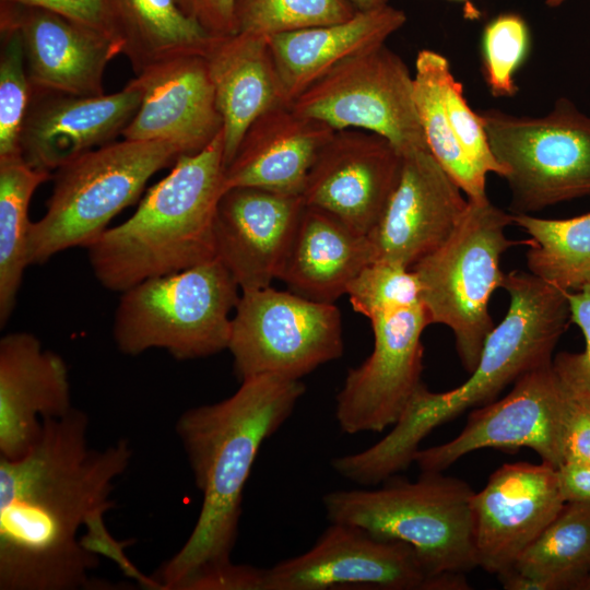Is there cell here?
<instances>
[{
    "label": "cell",
    "mask_w": 590,
    "mask_h": 590,
    "mask_svg": "<svg viewBox=\"0 0 590 590\" xmlns=\"http://www.w3.org/2000/svg\"><path fill=\"white\" fill-rule=\"evenodd\" d=\"M142 92L123 139L167 141L182 154L204 149L222 131L208 63L202 52H189L157 62L132 79Z\"/></svg>",
    "instance_id": "20"
},
{
    "label": "cell",
    "mask_w": 590,
    "mask_h": 590,
    "mask_svg": "<svg viewBox=\"0 0 590 590\" xmlns=\"http://www.w3.org/2000/svg\"><path fill=\"white\" fill-rule=\"evenodd\" d=\"M405 22V13L388 3L344 22L269 37L288 103L340 62L386 44Z\"/></svg>",
    "instance_id": "26"
},
{
    "label": "cell",
    "mask_w": 590,
    "mask_h": 590,
    "mask_svg": "<svg viewBox=\"0 0 590 590\" xmlns=\"http://www.w3.org/2000/svg\"><path fill=\"white\" fill-rule=\"evenodd\" d=\"M227 350L240 381L259 375L300 379L343 353L341 316L329 303L276 291H243Z\"/></svg>",
    "instance_id": "10"
},
{
    "label": "cell",
    "mask_w": 590,
    "mask_h": 590,
    "mask_svg": "<svg viewBox=\"0 0 590 590\" xmlns=\"http://www.w3.org/2000/svg\"><path fill=\"white\" fill-rule=\"evenodd\" d=\"M238 290L217 258L148 279L121 292L115 343L132 356L151 349L165 350L179 361L214 355L228 347Z\"/></svg>",
    "instance_id": "7"
},
{
    "label": "cell",
    "mask_w": 590,
    "mask_h": 590,
    "mask_svg": "<svg viewBox=\"0 0 590 590\" xmlns=\"http://www.w3.org/2000/svg\"><path fill=\"white\" fill-rule=\"evenodd\" d=\"M402 161V154L379 134L335 131L319 151L300 196L306 205L368 235L398 184Z\"/></svg>",
    "instance_id": "16"
},
{
    "label": "cell",
    "mask_w": 590,
    "mask_h": 590,
    "mask_svg": "<svg viewBox=\"0 0 590 590\" xmlns=\"http://www.w3.org/2000/svg\"><path fill=\"white\" fill-rule=\"evenodd\" d=\"M565 503L557 469L545 462L506 463L495 470L471 499L479 567L496 575L514 567Z\"/></svg>",
    "instance_id": "15"
},
{
    "label": "cell",
    "mask_w": 590,
    "mask_h": 590,
    "mask_svg": "<svg viewBox=\"0 0 590 590\" xmlns=\"http://www.w3.org/2000/svg\"><path fill=\"white\" fill-rule=\"evenodd\" d=\"M71 402L63 358L28 332L0 340V457L14 460L38 440L43 420L61 417Z\"/></svg>",
    "instance_id": "22"
},
{
    "label": "cell",
    "mask_w": 590,
    "mask_h": 590,
    "mask_svg": "<svg viewBox=\"0 0 590 590\" xmlns=\"http://www.w3.org/2000/svg\"><path fill=\"white\" fill-rule=\"evenodd\" d=\"M530 236L529 272L564 292L590 283V213L562 220L511 214Z\"/></svg>",
    "instance_id": "31"
},
{
    "label": "cell",
    "mask_w": 590,
    "mask_h": 590,
    "mask_svg": "<svg viewBox=\"0 0 590 590\" xmlns=\"http://www.w3.org/2000/svg\"><path fill=\"white\" fill-rule=\"evenodd\" d=\"M413 547L330 522L307 552L264 570L262 590H432Z\"/></svg>",
    "instance_id": "13"
},
{
    "label": "cell",
    "mask_w": 590,
    "mask_h": 590,
    "mask_svg": "<svg viewBox=\"0 0 590 590\" xmlns=\"http://www.w3.org/2000/svg\"><path fill=\"white\" fill-rule=\"evenodd\" d=\"M529 47V30L516 13H504L492 20L483 33L485 80L494 96H512L518 88L514 74Z\"/></svg>",
    "instance_id": "35"
},
{
    "label": "cell",
    "mask_w": 590,
    "mask_h": 590,
    "mask_svg": "<svg viewBox=\"0 0 590 590\" xmlns=\"http://www.w3.org/2000/svg\"><path fill=\"white\" fill-rule=\"evenodd\" d=\"M505 167L511 214H530L590 196V116L558 98L541 117L499 109L477 113Z\"/></svg>",
    "instance_id": "9"
},
{
    "label": "cell",
    "mask_w": 590,
    "mask_h": 590,
    "mask_svg": "<svg viewBox=\"0 0 590 590\" xmlns=\"http://www.w3.org/2000/svg\"><path fill=\"white\" fill-rule=\"evenodd\" d=\"M581 590H590V577L585 581L581 587Z\"/></svg>",
    "instance_id": "44"
},
{
    "label": "cell",
    "mask_w": 590,
    "mask_h": 590,
    "mask_svg": "<svg viewBox=\"0 0 590 590\" xmlns=\"http://www.w3.org/2000/svg\"><path fill=\"white\" fill-rule=\"evenodd\" d=\"M349 0H236L237 32L263 37L330 25L351 19Z\"/></svg>",
    "instance_id": "32"
},
{
    "label": "cell",
    "mask_w": 590,
    "mask_h": 590,
    "mask_svg": "<svg viewBox=\"0 0 590 590\" xmlns=\"http://www.w3.org/2000/svg\"><path fill=\"white\" fill-rule=\"evenodd\" d=\"M565 294L570 320L581 330L586 345L579 353H558L553 358V367L570 397L590 401V283Z\"/></svg>",
    "instance_id": "37"
},
{
    "label": "cell",
    "mask_w": 590,
    "mask_h": 590,
    "mask_svg": "<svg viewBox=\"0 0 590 590\" xmlns=\"http://www.w3.org/2000/svg\"><path fill=\"white\" fill-rule=\"evenodd\" d=\"M0 160L21 155L20 135L32 96L17 32L0 30Z\"/></svg>",
    "instance_id": "34"
},
{
    "label": "cell",
    "mask_w": 590,
    "mask_h": 590,
    "mask_svg": "<svg viewBox=\"0 0 590 590\" xmlns=\"http://www.w3.org/2000/svg\"><path fill=\"white\" fill-rule=\"evenodd\" d=\"M51 10L81 23L102 28V0H1Z\"/></svg>",
    "instance_id": "40"
},
{
    "label": "cell",
    "mask_w": 590,
    "mask_h": 590,
    "mask_svg": "<svg viewBox=\"0 0 590 590\" xmlns=\"http://www.w3.org/2000/svg\"><path fill=\"white\" fill-rule=\"evenodd\" d=\"M304 206L300 194L256 187L223 193L214 222L215 255L241 292L278 279Z\"/></svg>",
    "instance_id": "21"
},
{
    "label": "cell",
    "mask_w": 590,
    "mask_h": 590,
    "mask_svg": "<svg viewBox=\"0 0 590 590\" xmlns=\"http://www.w3.org/2000/svg\"><path fill=\"white\" fill-rule=\"evenodd\" d=\"M181 150L167 141H114L56 170L43 217L32 222L30 264L87 247L125 208L134 203L148 180L174 164Z\"/></svg>",
    "instance_id": "8"
},
{
    "label": "cell",
    "mask_w": 590,
    "mask_h": 590,
    "mask_svg": "<svg viewBox=\"0 0 590 590\" xmlns=\"http://www.w3.org/2000/svg\"><path fill=\"white\" fill-rule=\"evenodd\" d=\"M225 168L222 131L201 151L180 155L127 221L86 247L97 281L121 293L215 259L214 222Z\"/></svg>",
    "instance_id": "3"
},
{
    "label": "cell",
    "mask_w": 590,
    "mask_h": 590,
    "mask_svg": "<svg viewBox=\"0 0 590 590\" xmlns=\"http://www.w3.org/2000/svg\"><path fill=\"white\" fill-rule=\"evenodd\" d=\"M142 92L133 80L119 92L94 96L33 88L20 151L33 168L50 173L116 141L134 117Z\"/></svg>",
    "instance_id": "18"
},
{
    "label": "cell",
    "mask_w": 590,
    "mask_h": 590,
    "mask_svg": "<svg viewBox=\"0 0 590 590\" xmlns=\"http://www.w3.org/2000/svg\"><path fill=\"white\" fill-rule=\"evenodd\" d=\"M451 72L441 54L423 49L415 60L413 95L429 153L468 198L486 196V174L481 172L459 144L445 106V82Z\"/></svg>",
    "instance_id": "28"
},
{
    "label": "cell",
    "mask_w": 590,
    "mask_h": 590,
    "mask_svg": "<svg viewBox=\"0 0 590 590\" xmlns=\"http://www.w3.org/2000/svg\"><path fill=\"white\" fill-rule=\"evenodd\" d=\"M334 132L291 105L264 111L249 126L225 168V191L256 187L302 194L310 167Z\"/></svg>",
    "instance_id": "23"
},
{
    "label": "cell",
    "mask_w": 590,
    "mask_h": 590,
    "mask_svg": "<svg viewBox=\"0 0 590 590\" xmlns=\"http://www.w3.org/2000/svg\"><path fill=\"white\" fill-rule=\"evenodd\" d=\"M204 57L223 119L227 166L245 132L261 114L291 104L267 37L247 32L211 37Z\"/></svg>",
    "instance_id": "24"
},
{
    "label": "cell",
    "mask_w": 590,
    "mask_h": 590,
    "mask_svg": "<svg viewBox=\"0 0 590 590\" xmlns=\"http://www.w3.org/2000/svg\"><path fill=\"white\" fill-rule=\"evenodd\" d=\"M384 483L377 489L326 494L328 520L411 545L430 577L479 567L471 510L474 491L467 482L422 472L414 482L390 477Z\"/></svg>",
    "instance_id": "5"
},
{
    "label": "cell",
    "mask_w": 590,
    "mask_h": 590,
    "mask_svg": "<svg viewBox=\"0 0 590 590\" xmlns=\"http://www.w3.org/2000/svg\"><path fill=\"white\" fill-rule=\"evenodd\" d=\"M402 156L398 184L367 236L375 260L412 268L451 234L468 198L428 150Z\"/></svg>",
    "instance_id": "17"
},
{
    "label": "cell",
    "mask_w": 590,
    "mask_h": 590,
    "mask_svg": "<svg viewBox=\"0 0 590 590\" xmlns=\"http://www.w3.org/2000/svg\"><path fill=\"white\" fill-rule=\"evenodd\" d=\"M102 28L135 75L182 54H204L212 37L175 0H102Z\"/></svg>",
    "instance_id": "27"
},
{
    "label": "cell",
    "mask_w": 590,
    "mask_h": 590,
    "mask_svg": "<svg viewBox=\"0 0 590 590\" xmlns=\"http://www.w3.org/2000/svg\"><path fill=\"white\" fill-rule=\"evenodd\" d=\"M570 396L553 361L520 376L500 400L473 409L459 435L420 449L414 462L421 472H442L468 453L484 449L533 450L554 468L564 462V430Z\"/></svg>",
    "instance_id": "12"
},
{
    "label": "cell",
    "mask_w": 590,
    "mask_h": 590,
    "mask_svg": "<svg viewBox=\"0 0 590 590\" xmlns=\"http://www.w3.org/2000/svg\"><path fill=\"white\" fill-rule=\"evenodd\" d=\"M502 287L509 295L508 310L486 335L470 377L444 392L418 386L381 439L391 459L411 462L435 428L495 401L520 376L553 361V351L571 321L565 292L517 270L506 274Z\"/></svg>",
    "instance_id": "4"
},
{
    "label": "cell",
    "mask_w": 590,
    "mask_h": 590,
    "mask_svg": "<svg viewBox=\"0 0 590 590\" xmlns=\"http://www.w3.org/2000/svg\"><path fill=\"white\" fill-rule=\"evenodd\" d=\"M565 502L590 503V464L565 462L557 468Z\"/></svg>",
    "instance_id": "41"
},
{
    "label": "cell",
    "mask_w": 590,
    "mask_h": 590,
    "mask_svg": "<svg viewBox=\"0 0 590 590\" xmlns=\"http://www.w3.org/2000/svg\"><path fill=\"white\" fill-rule=\"evenodd\" d=\"M445 106L453 133L473 164L484 174L505 177V167L494 156L477 113L467 103L462 83L450 72L445 82Z\"/></svg>",
    "instance_id": "36"
},
{
    "label": "cell",
    "mask_w": 590,
    "mask_h": 590,
    "mask_svg": "<svg viewBox=\"0 0 590 590\" xmlns=\"http://www.w3.org/2000/svg\"><path fill=\"white\" fill-rule=\"evenodd\" d=\"M0 30L19 33L33 88L105 94L104 71L119 51L104 31L51 10L11 1H1Z\"/></svg>",
    "instance_id": "19"
},
{
    "label": "cell",
    "mask_w": 590,
    "mask_h": 590,
    "mask_svg": "<svg viewBox=\"0 0 590 590\" xmlns=\"http://www.w3.org/2000/svg\"><path fill=\"white\" fill-rule=\"evenodd\" d=\"M357 11H365L388 4V0H349Z\"/></svg>",
    "instance_id": "42"
},
{
    "label": "cell",
    "mask_w": 590,
    "mask_h": 590,
    "mask_svg": "<svg viewBox=\"0 0 590 590\" xmlns=\"http://www.w3.org/2000/svg\"><path fill=\"white\" fill-rule=\"evenodd\" d=\"M346 294L354 310L369 320L385 314L422 305L415 272L400 263L375 260L364 267Z\"/></svg>",
    "instance_id": "33"
},
{
    "label": "cell",
    "mask_w": 590,
    "mask_h": 590,
    "mask_svg": "<svg viewBox=\"0 0 590 590\" xmlns=\"http://www.w3.org/2000/svg\"><path fill=\"white\" fill-rule=\"evenodd\" d=\"M511 568L541 590H581L590 577V503H565Z\"/></svg>",
    "instance_id": "29"
},
{
    "label": "cell",
    "mask_w": 590,
    "mask_h": 590,
    "mask_svg": "<svg viewBox=\"0 0 590 590\" xmlns=\"http://www.w3.org/2000/svg\"><path fill=\"white\" fill-rule=\"evenodd\" d=\"M50 178V173L31 167L22 155L0 160L1 327L13 312L24 271L30 264V202L37 187Z\"/></svg>",
    "instance_id": "30"
},
{
    "label": "cell",
    "mask_w": 590,
    "mask_h": 590,
    "mask_svg": "<svg viewBox=\"0 0 590 590\" xmlns=\"http://www.w3.org/2000/svg\"><path fill=\"white\" fill-rule=\"evenodd\" d=\"M88 424L73 408L43 420L26 455L0 457V590L93 589L99 555L151 583L105 524L115 481L130 465L132 448L126 438L91 447Z\"/></svg>",
    "instance_id": "1"
},
{
    "label": "cell",
    "mask_w": 590,
    "mask_h": 590,
    "mask_svg": "<svg viewBox=\"0 0 590 590\" xmlns=\"http://www.w3.org/2000/svg\"><path fill=\"white\" fill-rule=\"evenodd\" d=\"M511 213L493 204L487 194L468 198L467 209L451 234L411 269L421 285V302L429 323L448 327L463 368L471 373L486 335L494 328L489 299L502 287L503 253L529 239L506 236Z\"/></svg>",
    "instance_id": "6"
},
{
    "label": "cell",
    "mask_w": 590,
    "mask_h": 590,
    "mask_svg": "<svg viewBox=\"0 0 590 590\" xmlns=\"http://www.w3.org/2000/svg\"><path fill=\"white\" fill-rule=\"evenodd\" d=\"M590 464V401L570 397L564 430V462Z\"/></svg>",
    "instance_id": "39"
},
{
    "label": "cell",
    "mask_w": 590,
    "mask_h": 590,
    "mask_svg": "<svg viewBox=\"0 0 590 590\" xmlns=\"http://www.w3.org/2000/svg\"><path fill=\"white\" fill-rule=\"evenodd\" d=\"M371 354L349 370L337 396L335 420L345 434L382 432L392 426L422 384L423 305L370 319Z\"/></svg>",
    "instance_id": "14"
},
{
    "label": "cell",
    "mask_w": 590,
    "mask_h": 590,
    "mask_svg": "<svg viewBox=\"0 0 590 590\" xmlns=\"http://www.w3.org/2000/svg\"><path fill=\"white\" fill-rule=\"evenodd\" d=\"M304 392L300 379L259 375L243 380L229 398L178 417L175 429L202 505L187 541L152 577L156 589L190 590L233 563L243 493L255 459Z\"/></svg>",
    "instance_id": "2"
},
{
    "label": "cell",
    "mask_w": 590,
    "mask_h": 590,
    "mask_svg": "<svg viewBox=\"0 0 590 590\" xmlns=\"http://www.w3.org/2000/svg\"><path fill=\"white\" fill-rule=\"evenodd\" d=\"M373 261L367 235L305 204L278 279L299 296L333 304Z\"/></svg>",
    "instance_id": "25"
},
{
    "label": "cell",
    "mask_w": 590,
    "mask_h": 590,
    "mask_svg": "<svg viewBox=\"0 0 590 590\" xmlns=\"http://www.w3.org/2000/svg\"><path fill=\"white\" fill-rule=\"evenodd\" d=\"M291 107L335 131L353 128L379 134L402 155L428 150L414 103L413 75L386 44L340 62Z\"/></svg>",
    "instance_id": "11"
},
{
    "label": "cell",
    "mask_w": 590,
    "mask_h": 590,
    "mask_svg": "<svg viewBox=\"0 0 590 590\" xmlns=\"http://www.w3.org/2000/svg\"><path fill=\"white\" fill-rule=\"evenodd\" d=\"M567 0H545V4L550 8H557Z\"/></svg>",
    "instance_id": "43"
},
{
    "label": "cell",
    "mask_w": 590,
    "mask_h": 590,
    "mask_svg": "<svg viewBox=\"0 0 590 590\" xmlns=\"http://www.w3.org/2000/svg\"><path fill=\"white\" fill-rule=\"evenodd\" d=\"M180 11L209 36L237 33L236 0H175Z\"/></svg>",
    "instance_id": "38"
}]
</instances>
